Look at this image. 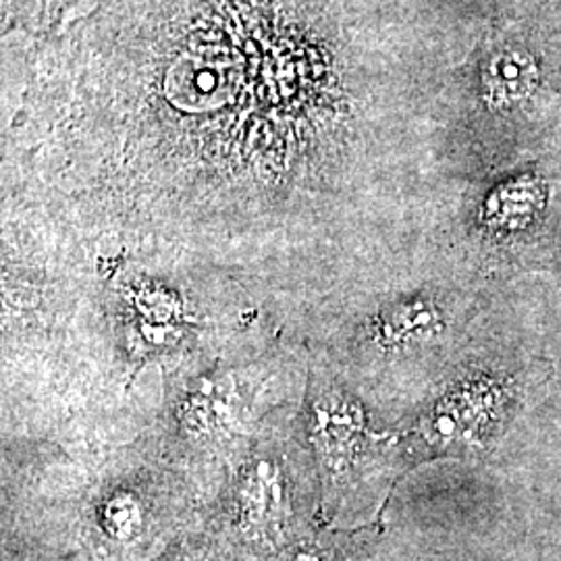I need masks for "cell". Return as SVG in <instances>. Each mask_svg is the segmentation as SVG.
I'll return each mask as SVG.
<instances>
[{
    "instance_id": "8992f818",
    "label": "cell",
    "mask_w": 561,
    "mask_h": 561,
    "mask_svg": "<svg viewBox=\"0 0 561 561\" xmlns=\"http://www.w3.org/2000/svg\"><path fill=\"white\" fill-rule=\"evenodd\" d=\"M535 60L520 50H502L486 60L482 69V90L495 106L526 99L537 85Z\"/></svg>"
},
{
    "instance_id": "3957f363",
    "label": "cell",
    "mask_w": 561,
    "mask_h": 561,
    "mask_svg": "<svg viewBox=\"0 0 561 561\" xmlns=\"http://www.w3.org/2000/svg\"><path fill=\"white\" fill-rule=\"evenodd\" d=\"M88 0H0L2 38L44 41L73 20Z\"/></svg>"
},
{
    "instance_id": "5b68a950",
    "label": "cell",
    "mask_w": 561,
    "mask_h": 561,
    "mask_svg": "<svg viewBox=\"0 0 561 561\" xmlns=\"http://www.w3.org/2000/svg\"><path fill=\"white\" fill-rule=\"evenodd\" d=\"M545 210V194L533 180L500 185L482 206V222L491 231L518 233L539 219Z\"/></svg>"
},
{
    "instance_id": "ba28073f",
    "label": "cell",
    "mask_w": 561,
    "mask_h": 561,
    "mask_svg": "<svg viewBox=\"0 0 561 561\" xmlns=\"http://www.w3.org/2000/svg\"><path fill=\"white\" fill-rule=\"evenodd\" d=\"M364 537H341L327 541H298L283 547L271 561H362Z\"/></svg>"
},
{
    "instance_id": "7a4b0ae2",
    "label": "cell",
    "mask_w": 561,
    "mask_h": 561,
    "mask_svg": "<svg viewBox=\"0 0 561 561\" xmlns=\"http://www.w3.org/2000/svg\"><path fill=\"white\" fill-rule=\"evenodd\" d=\"M530 373L507 364L463 377L422 416L416 431L422 445L433 454H460L502 437L524 408Z\"/></svg>"
},
{
    "instance_id": "6da1fadb",
    "label": "cell",
    "mask_w": 561,
    "mask_h": 561,
    "mask_svg": "<svg viewBox=\"0 0 561 561\" xmlns=\"http://www.w3.org/2000/svg\"><path fill=\"white\" fill-rule=\"evenodd\" d=\"M373 81L362 0H88L44 41L2 38V144L123 213L283 204L362 152Z\"/></svg>"
},
{
    "instance_id": "52a82bcc",
    "label": "cell",
    "mask_w": 561,
    "mask_h": 561,
    "mask_svg": "<svg viewBox=\"0 0 561 561\" xmlns=\"http://www.w3.org/2000/svg\"><path fill=\"white\" fill-rule=\"evenodd\" d=\"M443 322L442 312L435 304L426 300L400 301L389 306L377 324V335L382 345H405L422 341L428 335H439Z\"/></svg>"
},
{
    "instance_id": "277c9868",
    "label": "cell",
    "mask_w": 561,
    "mask_h": 561,
    "mask_svg": "<svg viewBox=\"0 0 561 561\" xmlns=\"http://www.w3.org/2000/svg\"><path fill=\"white\" fill-rule=\"evenodd\" d=\"M317 442L327 456V466L331 472L341 474L345 470L343 466L360 460L370 435L366 433L360 412L341 403L335 405V410H319Z\"/></svg>"
}]
</instances>
